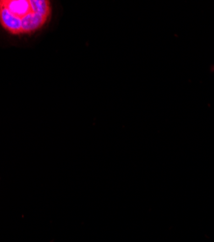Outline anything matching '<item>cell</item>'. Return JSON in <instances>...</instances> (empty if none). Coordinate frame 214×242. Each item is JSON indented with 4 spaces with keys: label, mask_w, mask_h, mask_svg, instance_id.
I'll return each instance as SVG.
<instances>
[{
    "label": "cell",
    "mask_w": 214,
    "mask_h": 242,
    "mask_svg": "<svg viewBox=\"0 0 214 242\" xmlns=\"http://www.w3.org/2000/svg\"><path fill=\"white\" fill-rule=\"evenodd\" d=\"M210 71H211V72H212V73H213V72H214V65H212V66H211V67H210Z\"/></svg>",
    "instance_id": "cell-2"
},
{
    "label": "cell",
    "mask_w": 214,
    "mask_h": 242,
    "mask_svg": "<svg viewBox=\"0 0 214 242\" xmlns=\"http://www.w3.org/2000/svg\"><path fill=\"white\" fill-rule=\"evenodd\" d=\"M49 0H0V26L13 36L42 30L52 17Z\"/></svg>",
    "instance_id": "cell-1"
}]
</instances>
